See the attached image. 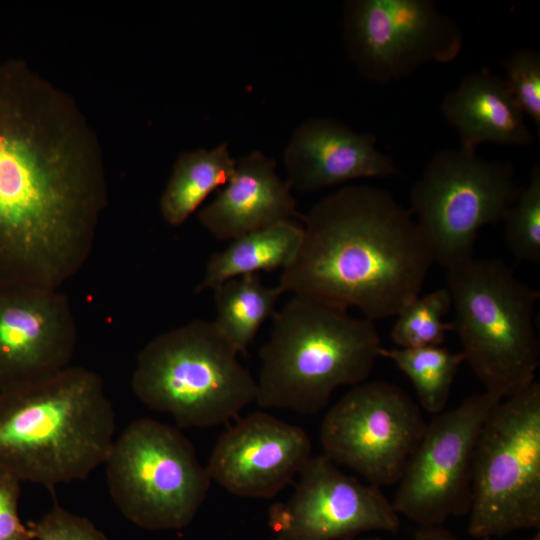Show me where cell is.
Masks as SVG:
<instances>
[{"instance_id": "cell-1", "label": "cell", "mask_w": 540, "mask_h": 540, "mask_svg": "<svg viewBox=\"0 0 540 540\" xmlns=\"http://www.w3.org/2000/svg\"><path fill=\"white\" fill-rule=\"evenodd\" d=\"M107 199L101 145L76 100L26 61H1L0 287L74 277Z\"/></svg>"}, {"instance_id": "cell-2", "label": "cell", "mask_w": 540, "mask_h": 540, "mask_svg": "<svg viewBox=\"0 0 540 540\" xmlns=\"http://www.w3.org/2000/svg\"><path fill=\"white\" fill-rule=\"evenodd\" d=\"M303 219L299 251L279 279L283 292L356 307L373 322L419 296L433 256L409 209L388 191L347 186Z\"/></svg>"}, {"instance_id": "cell-3", "label": "cell", "mask_w": 540, "mask_h": 540, "mask_svg": "<svg viewBox=\"0 0 540 540\" xmlns=\"http://www.w3.org/2000/svg\"><path fill=\"white\" fill-rule=\"evenodd\" d=\"M116 415L102 378L69 366L39 383L0 392V469L54 488L105 463Z\"/></svg>"}, {"instance_id": "cell-4", "label": "cell", "mask_w": 540, "mask_h": 540, "mask_svg": "<svg viewBox=\"0 0 540 540\" xmlns=\"http://www.w3.org/2000/svg\"><path fill=\"white\" fill-rule=\"evenodd\" d=\"M272 317L260 350V407L315 414L338 387L364 382L380 357L373 321L322 300L293 295Z\"/></svg>"}, {"instance_id": "cell-5", "label": "cell", "mask_w": 540, "mask_h": 540, "mask_svg": "<svg viewBox=\"0 0 540 540\" xmlns=\"http://www.w3.org/2000/svg\"><path fill=\"white\" fill-rule=\"evenodd\" d=\"M446 289L461 353L485 391L506 398L535 381L540 343L534 324L540 292L499 259L447 269Z\"/></svg>"}, {"instance_id": "cell-6", "label": "cell", "mask_w": 540, "mask_h": 540, "mask_svg": "<svg viewBox=\"0 0 540 540\" xmlns=\"http://www.w3.org/2000/svg\"><path fill=\"white\" fill-rule=\"evenodd\" d=\"M237 356L213 321L193 320L141 349L132 391L180 428L218 426L256 401V380Z\"/></svg>"}, {"instance_id": "cell-7", "label": "cell", "mask_w": 540, "mask_h": 540, "mask_svg": "<svg viewBox=\"0 0 540 540\" xmlns=\"http://www.w3.org/2000/svg\"><path fill=\"white\" fill-rule=\"evenodd\" d=\"M468 531L504 536L540 527V384L501 399L480 430L472 466Z\"/></svg>"}, {"instance_id": "cell-8", "label": "cell", "mask_w": 540, "mask_h": 540, "mask_svg": "<svg viewBox=\"0 0 540 540\" xmlns=\"http://www.w3.org/2000/svg\"><path fill=\"white\" fill-rule=\"evenodd\" d=\"M104 464L119 511L153 531L188 526L212 481L191 442L177 428L152 418L130 422L114 439Z\"/></svg>"}, {"instance_id": "cell-9", "label": "cell", "mask_w": 540, "mask_h": 540, "mask_svg": "<svg viewBox=\"0 0 540 540\" xmlns=\"http://www.w3.org/2000/svg\"><path fill=\"white\" fill-rule=\"evenodd\" d=\"M521 187L513 164L441 149L410 190V213L434 263L446 269L473 258L480 229L503 221Z\"/></svg>"}, {"instance_id": "cell-10", "label": "cell", "mask_w": 540, "mask_h": 540, "mask_svg": "<svg viewBox=\"0 0 540 540\" xmlns=\"http://www.w3.org/2000/svg\"><path fill=\"white\" fill-rule=\"evenodd\" d=\"M427 423L420 407L399 386L371 381L355 385L325 414L323 455L369 484L398 483Z\"/></svg>"}, {"instance_id": "cell-11", "label": "cell", "mask_w": 540, "mask_h": 540, "mask_svg": "<svg viewBox=\"0 0 540 540\" xmlns=\"http://www.w3.org/2000/svg\"><path fill=\"white\" fill-rule=\"evenodd\" d=\"M343 39L358 72L386 83L429 62H452L464 36L457 21L432 0H347Z\"/></svg>"}, {"instance_id": "cell-12", "label": "cell", "mask_w": 540, "mask_h": 540, "mask_svg": "<svg viewBox=\"0 0 540 540\" xmlns=\"http://www.w3.org/2000/svg\"><path fill=\"white\" fill-rule=\"evenodd\" d=\"M501 399L484 391L434 415L398 481L392 504L399 515L424 527L468 514L477 439Z\"/></svg>"}, {"instance_id": "cell-13", "label": "cell", "mask_w": 540, "mask_h": 540, "mask_svg": "<svg viewBox=\"0 0 540 540\" xmlns=\"http://www.w3.org/2000/svg\"><path fill=\"white\" fill-rule=\"evenodd\" d=\"M286 502L273 504L269 526L284 540H347L396 533L399 514L379 487L345 474L323 454L311 456Z\"/></svg>"}, {"instance_id": "cell-14", "label": "cell", "mask_w": 540, "mask_h": 540, "mask_svg": "<svg viewBox=\"0 0 540 540\" xmlns=\"http://www.w3.org/2000/svg\"><path fill=\"white\" fill-rule=\"evenodd\" d=\"M77 325L59 289L0 287V392L46 380L70 365Z\"/></svg>"}, {"instance_id": "cell-15", "label": "cell", "mask_w": 540, "mask_h": 540, "mask_svg": "<svg viewBox=\"0 0 540 540\" xmlns=\"http://www.w3.org/2000/svg\"><path fill=\"white\" fill-rule=\"evenodd\" d=\"M311 450L303 428L257 411L219 436L206 469L229 493L270 499L298 476Z\"/></svg>"}, {"instance_id": "cell-16", "label": "cell", "mask_w": 540, "mask_h": 540, "mask_svg": "<svg viewBox=\"0 0 540 540\" xmlns=\"http://www.w3.org/2000/svg\"><path fill=\"white\" fill-rule=\"evenodd\" d=\"M372 133H359L329 117H312L294 131L283 154L291 189L314 192L351 180L391 177L394 160L376 147Z\"/></svg>"}, {"instance_id": "cell-17", "label": "cell", "mask_w": 540, "mask_h": 540, "mask_svg": "<svg viewBox=\"0 0 540 540\" xmlns=\"http://www.w3.org/2000/svg\"><path fill=\"white\" fill-rule=\"evenodd\" d=\"M224 186L198 214L203 228L219 240L301 217L290 185L276 172V162L259 150L236 161Z\"/></svg>"}, {"instance_id": "cell-18", "label": "cell", "mask_w": 540, "mask_h": 540, "mask_svg": "<svg viewBox=\"0 0 540 540\" xmlns=\"http://www.w3.org/2000/svg\"><path fill=\"white\" fill-rule=\"evenodd\" d=\"M440 110L468 153L485 142L529 146L534 141L506 81L487 68L465 76L445 95Z\"/></svg>"}, {"instance_id": "cell-19", "label": "cell", "mask_w": 540, "mask_h": 540, "mask_svg": "<svg viewBox=\"0 0 540 540\" xmlns=\"http://www.w3.org/2000/svg\"><path fill=\"white\" fill-rule=\"evenodd\" d=\"M303 238V227L284 220L246 233L223 250L213 253L196 291L213 290L223 282L243 275L288 267Z\"/></svg>"}, {"instance_id": "cell-20", "label": "cell", "mask_w": 540, "mask_h": 540, "mask_svg": "<svg viewBox=\"0 0 540 540\" xmlns=\"http://www.w3.org/2000/svg\"><path fill=\"white\" fill-rule=\"evenodd\" d=\"M235 165L227 142L180 154L159 201L165 222L173 227L185 223L212 191L228 183Z\"/></svg>"}, {"instance_id": "cell-21", "label": "cell", "mask_w": 540, "mask_h": 540, "mask_svg": "<svg viewBox=\"0 0 540 540\" xmlns=\"http://www.w3.org/2000/svg\"><path fill=\"white\" fill-rule=\"evenodd\" d=\"M213 291V322L238 354L247 352L261 325L276 312V303L284 293L278 285H265L257 274L229 279Z\"/></svg>"}, {"instance_id": "cell-22", "label": "cell", "mask_w": 540, "mask_h": 540, "mask_svg": "<svg viewBox=\"0 0 540 540\" xmlns=\"http://www.w3.org/2000/svg\"><path fill=\"white\" fill-rule=\"evenodd\" d=\"M380 357L391 360L411 381L421 407L436 415L447 404L451 386L460 365L461 352L438 346L417 348H381Z\"/></svg>"}, {"instance_id": "cell-23", "label": "cell", "mask_w": 540, "mask_h": 540, "mask_svg": "<svg viewBox=\"0 0 540 540\" xmlns=\"http://www.w3.org/2000/svg\"><path fill=\"white\" fill-rule=\"evenodd\" d=\"M452 308L448 290L439 288L423 297H416L396 316L391 338L399 348L441 345L453 323L443 321Z\"/></svg>"}, {"instance_id": "cell-24", "label": "cell", "mask_w": 540, "mask_h": 540, "mask_svg": "<svg viewBox=\"0 0 540 540\" xmlns=\"http://www.w3.org/2000/svg\"><path fill=\"white\" fill-rule=\"evenodd\" d=\"M504 236L518 261L540 263V165L534 164L529 182L505 214Z\"/></svg>"}, {"instance_id": "cell-25", "label": "cell", "mask_w": 540, "mask_h": 540, "mask_svg": "<svg viewBox=\"0 0 540 540\" xmlns=\"http://www.w3.org/2000/svg\"><path fill=\"white\" fill-rule=\"evenodd\" d=\"M504 80L523 114H527L540 134V53L522 48L503 61Z\"/></svg>"}, {"instance_id": "cell-26", "label": "cell", "mask_w": 540, "mask_h": 540, "mask_svg": "<svg viewBox=\"0 0 540 540\" xmlns=\"http://www.w3.org/2000/svg\"><path fill=\"white\" fill-rule=\"evenodd\" d=\"M27 526L36 540H108L89 519L75 515L58 504Z\"/></svg>"}, {"instance_id": "cell-27", "label": "cell", "mask_w": 540, "mask_h": 540, "mask_svg": "<svg viewBox=\"0 0 540 540\" xmlns=\"http://www.w3.org/2000/svg\"><path fill=\"white\" fill-rule=\"evenodd\" d=\"M20 482L0 469V540H34L19 516Z\"/></svg>"}, {"instance_id": "cell-28", "label": "cell", "mask_w": 540, "mask_h": 540, "mask_svg": "<svg viewBox=\"0 0 540 540\" xmlns=\"http://www.w3.org/2000/svg\"><path fill=\"white\" fill-rule=\"evenodd\" d=\"M412 540H457V538L442 525L420 527Z\"/></svg>"}, {"instance_id": "cell-29", "label": "cell", "mask_w": 540, "mask_h": 540, "mask_svg": "<svg viewBox=\"0 0 540 540\" xmlns=\"http://www.w3.org/2000/svg\"><path fill=\"white\" fill-rule=\"evenodd\" d=\"M481 540H492V538L491 537H484V538H481ZM526 540H540V533L538 532L535 536H533L530 539H526Z\"/></svg>"}, {"instance_id": "cell-30", "label": "cell", "mask_w": 540, "mask_h": 540, "mask_svg": "<svg viewBox=\"0 0 540 540\" xmlns=\"http://www.w3.org/2000/svg\"><path fill=\"white\" fill-rule=\"evenodd\" d=\"M347 540H381L379 538H365V539H355V538H351V539H347Z\"/></svg>"}, {"instance_id": "cell-31", "label": "cell", "mask_w": 540, "mask_h": 540, "mask_svg": "<svg viewBox=\"0 0 540 540\" xmlns=\"http://www.w3.org/2000/svg\"><path fill=\"white\" fill-rule=\"evenodd\" d=\"M269 540H284L283 538L279 537V536H275L274 538L272 539H269Z\"/></svg>"}]
</instances>
